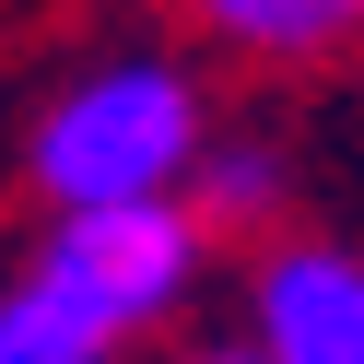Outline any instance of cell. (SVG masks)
Wrapping results in <instances>:
<instances>
[{"label":"cell","mask_w":364,"mask_h":364,"mask_svg":"<svg viewBox=\"0 0 364 364\" xmlns=\"http://www.w3.org/2000/svg\"><path fill=\"white\" fill-rule=\"evenodd\" d=\"M212 141L200 118V82L176 59H95L82 82H59L48 118L24 141V176L59 200V212H141V200H176Z\"/></svg>","instance_id":"6da1fadb"},{"label":"cell","mask_w":364,"mask_h":364,"mask_svg":"<svg viewBox=\"0 0 364 364\" xmlns=\"http://www.w3.org/2000/svg\"><path fill=\"white\" fill-rule=\"evenodd\" d=\"M200 282V223L176 200H141V212H59L48 259H36V294L59 317H82L95 341L153 329L176 294Z\"/></svg>","instance_id":"7a4b0ae2"},{"label":"cell","mask_w":364,"mask_h":364,"mask_svg":"<svg viewBox=\"0 0 364 364\" xmlns=\"http://www.w3.org/2000/svg\"><path fill=\"white\" fill-rule=\"evenodd\" d=\"M247 353L259 364H364V259L353 247H270Z\"/></svg>","instance_id":"3957f363"},{"label":"cell","mask_w":364,"mask_h":364,"mask_svg":"<svg viewBox=\"0 0 364 364\" xmlns=\"http://www.w3.org/2000/svg\"><path fill=\"white\" fill-rule=\"evenodd\" d=\"M176 212L200 223V247H212V235H270V212H282V153H270V141H200Z\"/></svg>","instance_id":"277c9868"},{"label":"cell","mask_w":364,"mask_h":364,"mask_svg":"<svg viewBox=\"0 0 364 364\" xmlns=\"http://www.w3.org/2000/svg\"><path fill=\"white\" fill-rule=\"evenodd\" d=\"M212 36L259 59H317V48H353L364 12L353 0H212Z\"/></svg>","instance_id":"5b68a950"},{"label":"cell","mask_w":364,"mask_h":364,"mask_svg":"<svg viewBox=\"0 0 364 364\" xmlns=\"http://www.w3.org/2000/svg\"><path fill=\"white\" fill-rule=\"evenodd\" d=\"M0 364H106V341L82 317H59L36 282H12L0 294Z\"/></svg>","instance_id":"8992f818"},{"label":"cell","mask_w":364,"mask_h":364,"mask_svg":"<svg viewBox=\"0 0 364 364\" xmlns=\"http://www.w3.org/2000/svg\"><path fill=\"white\" fill-rule=\"evenodd\" d=\"M200 364H259V353H247V341H223V353H200Z\"/></svg>","instance_id":"52a82bcc"}]
</instances>
